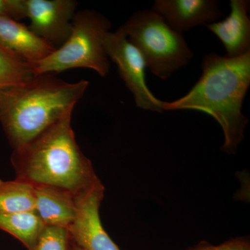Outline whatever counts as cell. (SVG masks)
Listing matches in <instances>:
<instances>
[{
    "label": "cell",
    "mask_w": 250,
    "mask_h": 250,
    "mask_svg": "<svg viewBox=\"0 0 250 250\" xmlns=\"http://www.w3.org/2000/svg\"><path fill=\"white\" fill-rule=\"evenodd\" d=\"M73 110L30 143L13 151L16 179L33 187L56 188L75 197L101 183L91 161L77 143L71 125Z\"/></svg>",
    "instance_id": "cell-2"
},
{
    "label": "cell",
    "mask_w": 250,
    "mask_h": 250,
    "mask_svg": "<svg viewBox=\"0 0 250 250\" xmlns=\"http://www.w3.org/2000/svg\"><path fill=\"white\" fill-rule=\"evenodd\" d=\"M88 84L86 80L69 83L42 74L0 91V123L13 149L30 143L73 110Z\"/></svg>",
    "instance_id": "cell-3"
},
{
    "label": "cell",
    "mask_w": 250,
    "mask_h": 250,
    "mask_svg": "<svg viewBox=\"0 0 250 250\" xmlns=\"http://www.w3.org/2000/svg\"><path fill=\"white\" fill-rule=\"evenodd\" d=\"M0 45L31 64L45 59L56 49L25 24L6 18H0Z\"/></svg>",
    "instance_id": "cell-11"
},
{
    "label": "cell",
    "mask_w": 250,
    "mask_h": 250,
    "mask_svg": "<svg viewBox=\"0 0 250 250\" xmlns=\"http://www.w3.org/2000/svg\"><path fill=\"white\" fill-rule=\"evenodd\" d=\"M72 240L67 229L45 226L29 250H72Z\"/></svg>",
    "instance_id": "cell-16"
},
{
    "label": "cell",
    "mask_w": 250,
    "mask_h": 250,
    "mask_svg": "<svg viewBox=\"0 0 250 250\" xmlns=\"http://www.w3.org/2000/svg\"><path fill=\"white\" fill-rule=\"evenodd\" d=\"M188 250H250V244L246 238H237L218 246H213L210 243L202 242L198 246Z\"/></svg>",
    "instance_id": "cell-18"
},
{
    "label": "cell",
    "mask_w": 250,
    "mask_h": 250,
    "mask_svg": "<svg viewBox=\"0 0 250 250\" xmlns=\"http://www.w3.org/2000/svg\"><path fill=\"white\" fill-rule=\"evenodd\" d=\"M230 7L224 21L205 26L223 42L227 57L234 58L250 52V1L231 0Z\"/></svg>",
    "instance_id": "cell-10"
},
{
    "label": "cell",
    "mask_w": 250,
    "mask_h": 250,
    "mask_svg": "<svg viewBox=\"0 0 250 250\" xmlns=\"http://www.w3.org/2000/svg\"><path fill=\"white\" fill-rule=\"evenodd\" d=\"M35 211L46 226L67 229L76 217V197L65 190L44 186L34 187Z\"/></svg>",
    "instance_id": "cell-12"
},
{
    "label": "cell",
    "mask_w": 250,
    "mask_h": 250,
    "mask_svg": "<svg viewBox=\"0 0 250 250\" xmlns=\"http://www.w3.org/2000/svg\"><path fill=\"white\" fill-rule=\"evenodd\" d=\"M202 74L191 90L174 102H164V111L195 110L213 117L223 130V152L236 154L248 119L242 113L250 85V52L231 57L205 54Z\"/></svg>",
    "instance_id": "cell-1"
},
{
    "label": "cell",
    "mask_w": 250,
    "mask_h": 250,
    "mask_svg": "<svg viewBox=\"0 0 250 250\" xmlns=\"http://www.w3.org/2000/svg\"><path fill=\"white\" fill-rule=\"evenodd\" d=\"M153 11L177 32L215 22L223 16L220 3L215 0H156Z\"/></svg>",
    "instance_id": "cell-9"
},
{
    "label": "cell",
    "mask_w": 250,
    "mask_h": 250,
    "mask_svg": "<svg viewBox=\"0 0 250 250\" xmlns=\"http://www.w3.org/2000/svg\"><path fill=\"white\" fill-rule=\"evenodd\" d=\"M29 29L56 49L65 43L76 14L75 0H23Z\"/></svg>",
    "instance_id": "cell-7"
},
{
    "label": "cell",
    "mask_w": 250,
    "mask_h": 250,
    "mask_svg": "<svg viewBox=\"0 0 250 250\" xmlns=\"http://www.w3.org/2000/svg\"><path fill=\"white\" fill-rule=\"evenodd\" d=\"M104 47L108 58L116 64L122 80L134 95L136 106L147 111L163 113L164 102L156 98L146 84L144 59L139 49L130 42L123 27L105 34Z\"/></svg>",
    "instance_id": "cell-6"
},
{
    "label": "cell",
    "mask_w": 250,
    "mask_h": 250,
    "mask_svg": "<svg viewBox=\"0 0 250 250\" xmlns=\"http://www.w3.org/2000/svg\"><path fill=\"white\" fill-rule=\"evenodd\" d=\"M35 210L34 188L22 181L0 179V213Z\"/></svg>",
    "instance_id": "cell-14"
},
{
    "label": "cell",
    "mask_w": 250,
    "mask_h": 250,
    "mask_svg": "<svg viewBox=\"0 0 250 250\" xmlns=\"http://www.w3.org/2000/svg\"><path fill=\"white\" fill-rule=\"evenodd\" d=\"M45 226L35 210L0 213V229L17 238L28 250L31 249Z\"/></svg>",
    "instance_id": "cell-13"
},
{
    "label": "cell",
    "mask_w": 250,
    "mask_h": 250,
    "mask_svg": "<svg viewBox=\"0 0 250 250\" xmlns=\"http://www.w3.org/2000/svg\"><path fill=\"white\" fill-rule=\"evenodd\" d=\"M104 187L100 183L76 197L77 213L67 228L72 241L83 250H121L105 231L100 216Z\"/></svg>",
    "instance_id": "cell-8"
},
{
    "label": "cell",
    "mask_w": 250,
    "mask_h": 250,
    "mask_svg": "<svg viewBox=\"0 0 250 250\" xmlns=\"http://www.w3.org/2000/svg\"><path fill=\"white\" fill-rule=\"evenodd\" d=\"M0 18L18 21L25 18L23 0H0Z\"/></svg>",
    "instance_id": "cell-17"
},
{
    "label": "cell",
    "mask_w": 250,
    "mask_h": 250,
    "mask_svg": "<svg viewBox=\"0 0 250 250\" xmlns=\"http://www.w3.org/2000/svg\"><path fill=\"white\" fill-rule=\"evenodd\" d=\"M72 250H83L82 248H80V247L77 246L73 241H72Z\"/></svg>",
    "instance_id": "cell-19"
},
{
    "label": "cell",
    "mask_w": 250,
    "mask_h": 250,
    "mask_svg": "<svg viewBox=\"0 0 250 250\" xmlns=\"http://www.w3.org/2000/svg\"><path fill=\"white\" fill-rule=\"evenodd\" d=\"M72 31L63 45L45 59L31 64L34 75L62 72L73 68H88L100 77L106 76L110 63L104 47V37L111 24L107 18L93 10L76 12Z\"/></svg>",
    "instance_id": "cell-4"
},
{
    "label": "cell",
    "mask_w": 250,
    "mask_h": 250,
    "mask_svg": "<svg viewBox=\"0 0 250 250\" xmlns=\"http://www.w3.org/2000/svg\"><path fill=\"white\" fill-rule=\"evenodd\" d=\"M34 75L30 62L0 45V91L22 84Z\"/></svg>",
    "instance_id": "cell-15"
},
{
    "label": "cell",
    "mask_w": 250,
    "mask_h": 250,
    "mask_svg": "<svg viewBox=\"0 0 250 250\" xmlns=\"http://www.w3.org/2000/svg\"><path fill=\"white\" fill-rule=\"evenodd\" d=\"M122 27L139 49L146 67L161 80L169 78L193 57L183 34L169 27L152 9L134 13Z\"/></svg>",
    "instance_id": "cell-5"
}]
</instances>
